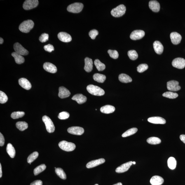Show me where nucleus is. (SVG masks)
<instances>
[{
    "mask_svg": "<svg viewBox=\"0 0 185 185\" xmlns=\"http://www.w3.org/2000/svg\"><path fill=\"white\" fill-rule=\"evenodd\" d=\"M34 21L32 20L24 21L19 25V30L22 32L29 33L34 27Z\"/></svg>",
    "mask_w": 185,
    "mask_h": 185,
    "instance_id": "obj_1",
    "label": "nucleus"
},
{
    "mask_svg": "<svg viewBox=\"0 0 185 185\" xmlns=\"http://www.w3.org/2000/svg\"><path fill=\"white\" fill-rule=\"evenodd\" d=\"M88 91L92 95L103 96L105 94L104 90L99 86L93 85H89L86 88Z\"/></svg>",
    "mask_w": 185,
    "mask_h": 185,
    "instance_id": "obj_2",
    "label": "nucleus"
},
{
    "mask_svg": "<svg viewBox=\"0 0 185 185\" xmlns=\"http://www.w3.org/2000/svg\"><path fill=\"white\" fill-rule=\"evenodd\" d=\"M126 10V7L124 5H120L111 10V15L115 17H121L125 14Z\"/></svg>",
    "mask_w": 185,
    "mask_h": 185,
    "instance_id": "obj_3",
    "label": "nucleus"
},
{
    "mask_svg": "<svg viewBox=\"0 0 185 185\" xmlns=\"http://www.w3.org/2000/svg\"><path fill=\"white\" fill-rule=\"evenodd\" d=\"M58 145L61 149L67 151H72L76 148V146L74 143L65 141H61L59 143Z\"/></svg>",
    "mask_w": 185,
    "mask_h": 185,
    "instance_id": "obj_4",
    "label": "nucleus"
},
{
    "mask_svg": "<svg viewBox=\"0 0 185 185\" xmlns=\"http://www.w3.org/2000/svg\"><path fill=\"white\" fill-rule=\"evenodd\" d=\"M42 120L46 126V129L48 132L52 133L54 132L55 127L53 121L48 117L44 116L43 117Z\"/></svg>",
    "mask_w": 185,
    "mask_h": 185,
    "instance_id": "obj_5",
    "label": "nucleus"
},
{
    "mask_svg": "<svg viewBox=\"0 0 185 185\" xmlns=\"http://www.w3.org/2000/svg\"><path fill=\"white\" fill-rule=\"evenodd\" d=\"M83 3H76L69 5L68 7L67 10L70 13H78L82 11L83 8Z\"/></svg>",
    "mask_w": 185,
    "mask_h": 185,
    "instance_id": "obj_6",
    "label": "nucleus"
},
{
    "mask_svg": "<svg viewBox=\"0 0 185 185\" xmlns=\"http://www.w3.org/2000/svg\"><path fill=\"white\" fill-rule=\"evenodd\" d=\"M38 4V0H27L24 2L23 7L25 10H29L36 8Z\"/></svg>",
    "mask_w": 185,
    "mask_h": 185,
    "instance_id": "obj_7",
    "label": "nucleus"
},
{
    "mask_svg": "<svg viewBox=\"0 0 185 185\" xmlns=\"http://www.w3.org/2000/svg\"><path fill=\"white\" fill-rule=\"evenodd\" d=\"M167 88L170 91H177L180 90L181 87L179 85V83L175 80H172L167 83Z\"/></svg>",
    "mask_w": 185,
    "mask_h": 185,
    "instance_id": "obj_8",
    "label": "nucleus"
},
{
    "mask_svg": "<svg viewBox=\"0 0 185 185\" xmlns=\"http://www.w3.org/2000/svg\"><path fill=\"white\" fill-rule=\"evenodd\" d=\"M172 65L179 69H184L185 67V60L182 58H177L172 61Z\"/></svg>",
    "mask_w": 185,
    "mask_h": 185,
    "instance_id": "obj_9",
    "label": "nucleus"
},
{
    "mask_svg": "<svg viewBox=\"0 0 185 185\" xmlns=\"http://www.w3.org/2000/svg\"><path fill=\"white\" fill-rule=\"evenodd\" d=\"M13 48L15 52L21 55H27L29 54V52L27 50L24 48L22 45L19 43L15 44L14 45Z\"/></svg>",
    "mask_w": 185,
    "mask_h": 185,
    "instance_id": "obj_10",
    "label": "nucleus"
},
{
    "mask_svg": "<svg viewBox=\"0 0 185 185\" xmlns=\"http://www.w3.org/2000/svg\"><path fill=\"white\" fill-rule=\"evenodd\" d=\"M145 35L144 31L142 30H134L131 33L130 36L131 39L137 40L141 39Z\"/></svg>",
    "mask_w": 185,
    "mask_h": 185,
    "instance_id": "obj_11",
    "label": "nucleus"
},
{
    "mask_svg": "<svg viewBox=\"0 0 185 185\" xmlns=\"http://www.w3.org/2000/svg\"><path fill=\"white\" fill-rule=\"evenodd\" d=\"M68 132L71 134L76 135H81L84 133V130L82 127H72L68 129Z\"/></svg>",
    "mask_w": 185,
    "mask_h": 185,
    "instance_id": "obj_12",
    "label": "nucleus"
},
{
    "mask_svg": "<svg viewBox=\"0 0 185 185\" xmlns=\"http://www.w3.org/2000/svg\"><path fill=\"white\" fill-rule=\"evenodd\" d=\"M133 164V162L130 161L127 163L123 164L117 168L116 169V172L118 173H122L127 172Z\"/></svg>",
    "mask_w": 185,
    "mask_h": 185,
    "instance_id": "obj_13",
    "label": "nucleus"
},
{
    "mask_svg": "<svg viewBox=\"0 0 185 185\" xmlns=\"http://www.w3.org/2000/svg\"><path fill=\"white\" fill-rule=\"evenodd\" d=\"M58 37L60 41L64 42H69L72 40V38L70 35L65 32L59 33L58 34Z\"/></svg>",
    "mask_w": 185,
    "mask_h": 185,
    "instance_id": "obj_14",
    "label": "nucleus"
},
{
    "mask_svg": "<svg viewBox=\"0 0 185 185\" xmlns=\"http://www.w3.org/2000/svg\"><path fill=\"white\" fill-rule=\"evenodd\" d=\"M170 38L172 43L174 45L178 44L180 43L182 36L178 33L173 32L170 34Z\"/></svg>",
    "mask_w": 185,
    "mask_h": 185,
    "instance_id": "obj_15",
    "label": "nucleus"
},
{
    "mask_svg": "<svg viewBox=\"0 0 185 185\" xmlns=\"http://www.w3.org/2000/svg\"><path fill=\"white\" fill-rule=\"evenodd\" d=\"M43 68L45 71L52 74L57 72V68L56 66L51 63L46 62L44 64Z\"/></svg>",
    "mask_w": 185,
    "mask_h": 185,
    "instance_id": "obj_16",
    "label": "nucleus"
},
{
    "mask_svg": "<svg viewBox=\"0 0 185 185\" xmlns=\"http://www.w3.org/2000/svg\"><path fill=\"white\" fill-rule=\"evenodd\" d=\"M105 162L104 158H100L98 160H92L87 164L86 167L88 168H91L103 164Z\"/></svg>",
    "mask_w": 185,
    "mask_h": 185,
    "instance_id": "obj_17",
    "label": "nucleus"
},
{
    "mask_svg": "<svg viewBox=\"0 0 185 185\" xmlns=\"http://www.w3.org/2000/svg\"><path fill=\"white\" fill-rule=\"evenodd\" d=\"M148 121L149 123L156 124H165L166 121L163 118L159 117H151L148 119Z\"/></svg>",
    "mask_w": 185,
    "mask_h": 185,
    "instance_id": "obj_18",
    "label": "nucleus"
},
{
    "mask_svg": "<svg viewBox=\"0 0 185 185\" xmlns=\"http://www.w3.org/2000/svg\"><path fill=\"white\" fill-rule=\"evenodd\" d=\"M58 96L61 99L66 98L70 96V92L64 86H61L59 89Z\"/></svg>",
    "mask_w": 185,
    "mask_h": 185,
    "instance_id": "obj_19",
    "label": "nucleus"
},
{
    "mask_svg": "<svg viewBox=\"0 0 185 185\" xmlns=\"http://www.w3.org/2000/svg\"><path fill=\"white\" fill-rule=\"evenodd\" d=\"M19 83L22 88L26 90H30L32 87L30 82L25 78H20L19 80Z\"/></svg>",
    "mask_w": 185,
    "mask_h": 185,
    "instance_id": "obj_20",
    "label": "nucleus"
},
{
    "mask_svg": "<svg viewBox=\"0 0 185 185\" xmlns=\"http://www.w3.org/2000/svg\"><path fill=\"white\" fill-rule=\"evenodd\" d=\"M93 67V62L91 59L89 58L86 57L85 59V66L84 69L86 72H91Z\"/></svg>",
    "mask_w": 185,
    "mask_h": 185,
    "instance_id": "obj_21",
    "label": "nucleus"
},
{
    "mask_svg": "<svg viewBox=\"0 0 185 185\" xmlns=\"http://www.w3.org/2000/svg\"><path fill=\"white\" fill-rule=\"evenodd\" d=\"M153 47L155 52L158 54L160 55L163 53L164 47L160 41H155L153 43Z\"/></svg>",
    "mask_w": 185,
    "mask_h": 185,
    "instance_id": "obj_22",
    "label": "nucleus"
},
{
    "mask_svg": "<svg viewBox=\"0 0 185 185\" xmlns=\"http://www.w3.org/2000/svg\"><path fill=\"white\" fill-rule=\"evenodd\" d=\"M73 100L76 101L80 104L84 103L87 101V97L82 94H77L72 98Z\"/></svg>",
    "mask_w": 185,
    "mask_h": 185,
    "instance_id": "obj_23",
    "label": "nucleus"
},
{
    "mask_svg": "<svg viewBox=\"0 0 185 185\" xmlns=\"http://www.w3.org/2000/svg\"><path fill=\"white\" fill-rule=\"evenodd\" d=\"M150 183L152 185H161L164 182V180L160 176H153L150 180Z\"/></svg>",
    "mask_w": 185,
    "mask_h": 185,
    "instance_id": "obj_24",
    "label": "nucleus"
},
{
    "mask_svg": "<svg viewBox=\"0 0 185 185\" xmlns=\"http://www.w3.org/2000/svg\"><path fill=\"white\" fill-rule=\"evenodd\" d=\"M149 7L153 12H158L160 9V5L158 1H151L149 3Z\"/></svg>",
    "mask_w": 185,
    "mask_h": 185,
    "instance_id": "obj_25",
    "label": "nucleus"
},
{
    "mask_svg": "<svg viewBox=\"0 0 185 185\" xmlns=\"http://www.w3.org/2000/svg\"><path fill=\"white\" fill-rule=\"evenodd\" d=\"M115 110V108L113 106L110 105H105L101 107L100 111L101 112L106 113V114H109L114 112Z\"/></svg>",
    "mask_w": 185,
    "mask_h": 185,
    "instance_id": "obj_26",
    "label": "nucleus"
},
{
    "mask_svg": "<svg viewBox=\"0 0 185 185\" xmlns=\"http://www.w3.org/2000/svg\"><path fill=\"white\" fill-rule=\"evenodd\" d=\"M11 55L14 58L15 62L17 64H21L23 63L25 61L24 58L22 55L19 54L16 52H13L11 54Z\"/></svg>",
    "mask_w": 185,
    "mask_h": 185,
    "instance_id": "obj_27",
    "label": "nucleus"
},
{
    "mask_svg": "<svg viewBox=\"0 0 185 185\" xmlns=\"http://www.w3.org/2000/svg\"><path fill=\"white\" fill-rule=\"evenodd\" d=\"M119 80L122 83H128L132 81V78L126 74H122L119 76Z\"/></svg>",
    "mask_w": 185,
    "mask_h": 185,
    "instance_id": "obj_28",
    "label": "nucleus"
},
{
    "mask_svg": "<svg viewBox=\"0 0 185 185\" xmlns=\"http://www.w3.org/2000/svg\"><path fill=\"white\" fill-rule=\"evenodd\" d=\"M6 150L7 153L11 158H15V151L14 147L11 144L8 143L7 145Z\"/></svg>",
    "mask_w": 185,
    "mask_h": 185,
    "instance_id": "obj_29",
    "label": "nucleus"
},
{
    "mask_svg": "<svg viewBox=\"0 0 185 185\" xmlns=\"http://www.w3.org/2000/svg\"><path fill=\"white\" fill-rule=\"evenodd\" d=\"M93 78L95 81L98 82L103 83L106 79L105 75L99 74H95L93 75Z\"/></svg>",
    "mask_w": 185,
    "mask_h": 185,
    "instance_id": "obj_30",
    "label": "nucleus"
},
{
    "mask_svg": "<svg viewBox=\"0 0 185 185\" xmlns=\"http://www.w3.org/2000/svg\"><path fill=\"white\" fill-rule=\"evenodd\" d=\"M168 165L169 168L172 170L176 168L177 165V162L175 158L173 157H170L168 160Z\"/></svg>",
    "mask_w": 185,
    "mask_h": 185,
    "instance_id": "obj_31",
    "label": "nucleus"
},
{
    "mask_svg": "<svg viewBox=\"0 0 185 185\" xmlns=\"http://www.w3.org/2000/svg\"><path fill=\"white\" fill-rule=\"evenodd\" d=\"M16 126L19 130L23 131L27 129L28 127V125L25 122L19 121L16 123Z\"/></svg>",
    "mask_w": 185,
    "mask_h": 185,
    "instance_id": "obj_32",
    "label": "nucleus"
},
{
    "mask_svg": "<svg viewBox=\"0 0 185 185\" xmlns=\"http://www.w3.org/2000/svg\"><path fill=\"white\" fill-rule=\"evenodd\" d=\"M94 64L99 71H102L105 69V64L102 63L99 59H96L94 61Z\"/></svg>",
    "mask_w": 185,
    "mask_h": 185,
    "instance_id": "obj_33",
    "label": "nucleus"
},
{
    "mask_svg": "<svg viewBox=\"0 0 185 185\" xmlns=\"http://www.w3.org/2000/svg\"><path fill=\"white\" fill-rule=\"evenodd\" d=\"M147 142L149 144L156 145L160 144L161 142V140L158 137H151L147 139Z\"/></svg>",
    "mask_w": 185,
    "mask_h": 185,
    "instance_id": "obj_34",
    "label": "nucleus"
},
{
    "mask_svg": "<svg viewBox=\"0 0 185 185\" xmlns=\"http://www.w3.org/2000/svg\"><path fill=\"white\" fill-rule=\"evenodd\" d=\"M137 128H133L130 129L122 134V137H129L130 135H133L137 132Z\"/></svg>",
    "mask_w": 185,
    "mask_h": 185,
    "instance_id": "obj_35",
    "label": "nucleus"
},
{
    "mask_svg": "<svg viewBox=\"0 0 185 185\" xmlns=\"http://www.w3.org/2000/svg\"><path fill=\"white\" fill-rule=\"evenodd\" d=\"M55 172L57 175L59 176L60 178L64 180H65L67 178L65 172L62 168H58L55 170Z\"/></svg>",
    "mask_w": 185,
    "mask_h": 185,
    "instance_id": "obj_36",
    "label": "nucleus"
},
{
    "mask_svg": "<svg viewBox=\"0 0 185 185\" xmlns=\"http://www.w3.org/2000/svg\"><path fill=\"white\" fill-rule=\"evenodd\" d=\"M46 168V166L44 164H43L35 168L34 170V174L35 176L38 175L43 171H44Z\"/></svg>",
    "mask_w": 185,
    "mask_h": 185,
    "instance_id": "obj_37",
    "label": "nucleus"
},
{
    "mask_svg": "<svg viewBox=\"0 0 185 185\" xmlns=\"http://www.w3.org/2000/svg\"><path fill=\"white\" fill-rule=\"evenodd\" d=\"M163 96L167 98L170 99H174L176 98L178 96V95L176 92H164L163 94Z\"/></svg>",
    "mask_w": 185,
    "mask_h": 185,
    "instance_id": "obj_38",
    "label": "nucleus"
},
{
    "mask_svg": "<svg viewBox=\"0 0 185 185\" xmlns=\"http://www.w3.org/2000/svg\"><path fill=\"white\" fill-rule=\"evenodd\" d=\"M38 156V153L37 151H35L31 153L28 157L27 162L28 163H31L34 161Z\"/></svg>",
    "mask_w": 185,
    "mask_h": 185,
    "instance_id": "obj_39",
    "label": "nucleus"
},
{
    "mask_svg": "<svg viewBox=\"0 0 185 185\" xmlns=\"http://www.w3.org/2000/svg\"><path fill=\"white\" fill-rule=\"evenodd\" d=\"M24 115H25V113L23 111L14 112L11 113V117L13 119H17L22 118Z\"/></svg>",
    "mask_w": 185,
    "mask_h": 185,
    "instance_id": "obj_40",
    "label": "nucleus"
},
{
    "mask_svg": "<svg viewBox=\"0 0 185 185\" xmlns=\"http://www.w3.org/2000/svg\"><path fill=\"white\" fill-rule=\"evenodd\" d=\"M128 55L129 58L132 60H135L138 57V55L135 50H129L128 52Z\"/></svg>",
    "mask_w": 185,
    "mask_h": 185,
    "instance_id": "obj_41",
    "label": "nucleus"
},
{
    "mask_svg": "<svg viewBox=\"0 0 185 185\" xmlns=\"http://www.w3.org/2000/svg\"><path fill=\"white\" fill-rule=\"evenodd\" d=\"M8 98L6 94L2 91H0V103L4 104L8 101Z\"/></svg>",
    "mask_w": 185,
    "mask_h": 185,
    "instance_id": "obj_42",
    "label": "nucleus"
},
{
    "mask_svg": "<svg viewBox=\"0 0 185 185\" xmlns=\"http://www.w3.org/2000/svg\"><path fill=\"white\" fill-rule=\"evenodd\" d=\"M108 53L111 58L113 59H117L119 57L118 52L116 50H108Z\"/></svg>",
    "mask_w": 185,
    "mask_h": 185,
    "instance_id": "obj_43",
    "label": "nucleus"
},
{
    "mask_svg": "<svg viewBox=\"0 0 185 185\" xmlns=\"http://www.w3.org/2000/svg\"><path fill=\"white\" fill-rule=\"evenodd\" d=\"M148 69V66L146 64H142L137 67V71L139 73H142L147 70Z\"/></svg>",
    "mask_w": 185,
    "mask_h": 185,
    "instance_id": "obj_44",
    "label": "nucleus"
},
{
    "mask_svg": "<svg viewBox=\"0 0 185 185\" xmlns=\"http://www.w3.org/2000/svg\"><path fill=\"white\" fill-rule=\"evenodd\" d=\"M69 113L66 111H63L59 113L58 118L61 120H65L69 118Z\"/></svg>",
    "mask_w": 185,
    "mask_h": 185,
    "instance_id": "obj_45",
    "label": "nucleus"
},
{
    "mask_svg": "<svg viewBox=\"0 0 185 185\" xmlns=\"http://www.w3.org/2000/svg\"><path fill=\"white\" fill-rule=\"evenodd\" d=\"M98 34V31L95 29H92V30L90 31L89 33V36L92 40L95 39L96 36Z\"/></svg>",
    "mask_w": 185,
    "mask_h": 185,
    "instance_id": "obj_46",
    "label": "nucleus"
},
{
    "mask_svg": "<svg viewBox=\"0 0 185 185\" xmlns=\"http://www.w3.org/2000/svg\"><path fill=\"white\" fill-rule=\"evenodd\" d=\"M49 35L48 34H43L41 35L39 38V40L42 43H44L48 41Z\"/></svg>",
    "mask_w": 185,
    "mask_h": 185,
    "instance_id": "obj_47",
    "label": "nucleus"
},
{
    "mask_svg": "<svg viewBox=\"0 0 185 185\" xmlns=\"http://www.w3.org/2000/svg\"><path fill=\"white\" fill-rule=\"evenodd\" d=\"M44 48L45 51L50 52V53L54 50V48L53 45L50 44L45 45L44 47Z\"/></svg>",
    "mask_w": 185,
    "mask_h": 185,
    "instance_id": "obj_48",
    "label": "nucleus"
},
{
    "mask_svg": "<svg viewBox=\"0 0 185 185\" xmlns=\"http://www.w3.org/2000/svg\"><path fill=\"white\" fill-rule=\"evenodd\" d=\"M5 144V139L3 135L1 134V133H0V146H3Z\"/></svg>",
    "mask_w": 185,
    "mask_h": 185,
    "instance_id": "obj_49",
    "label": "nucleus"
},
{
    "mask_svg": "<svg viewBox=\"0 0 185 185\" xmlns=\"http://www.w3.org/2000/svg\"><path fill=\"white\" fill-rule=\"evenodd\" d=\"M30 185H43V182L41 180L35 181L30 184Z\"/></svg>",
    "mask_w": 185,
    "mask_h": 185,
    "instance_id": "obj_50",
    "label": "nucleus"
},
{
    "mask_svg": "<svg viewBox=\"0 0 185 185\" xmlns=\"http://www.w3.org/2000/svg\"><path fill=\"white\" fill-rule=\"evenodd\" d=\"M180 138L181 140L185 144V135L182 134V135H180Z\"/></svg>",
    "mask_w": 185,
    "mask_h": 185,
    "instance_id": "obj_51",
    "label": "nucleus"
},
{
    "mask_svg": "<svg viewBox=\"0 0 185 185\" xmlns=\"http://www.w3.org/2000/svg\"><path fill=\"white\" fill-rule=\"evenodd\" d=\"M2 176V171L1 164H0V178H1Z\"/></svg>",
    "mask_w": 185,
    "mask_h": 185,
    "instance_id": "obj_52",
    "label": "nucleus"
},
{
    "mask_svg": "<svg viewBox=\"0 0 185 185\" xmlns=\"http://www.w3.org/2000/svg\"><path fill=\"white\" fill-rule=\"evenodd\" d=\"M3 42V40L1 38H0V44H2Z\"/></svg>",
    "mask_w": 185,
    "mask_h": 185,
    "instance_id": "obj_53",
    "label": "nucleus"
},
{
    "mask_svg": "<svg viewBox=\"0 0 185 185\" xmlns=\"http://www.w3.org/2000/svg\"><path fill=\"white\" fill-rule=\"evenodd\" d=\"M113 185H123V184L121 182H119L117 184H115Z\"/></svg>",
    "mask_w": 185,
    "mask_h": 185,
    "instance_id": "obj_54",
    "label": "nucleus"
},
{
    "mask_svg": "<svg viewBox=\"0 0 185 185\" xmlns=\"http://www.w3.org/2000/svg\"><path fill=\"white\" fill-rule=\"evenodd\" d=\"M135 164H136L135 162H133V164L135 165Z\"/></svg>",
    "mask_w": 185,
    "mask_h": 185,
    "instance_id": "obj_55",
    "label": "nucleus"
},
{
    "mask_svg": "<svg viewBox=\"0 0 185 185\" xmlns=\"http://www.w3.org/2000/svg\"><path fill=\"white\" fill-rule=\"evenodd\" d=\"M95 185H99V184H95Z\"/></svg>",
    "mask_w": 185,
    "mask_h": 185,
    "instance_id": "obj_56",
    "label": "nucleus"
}]
</instances>
